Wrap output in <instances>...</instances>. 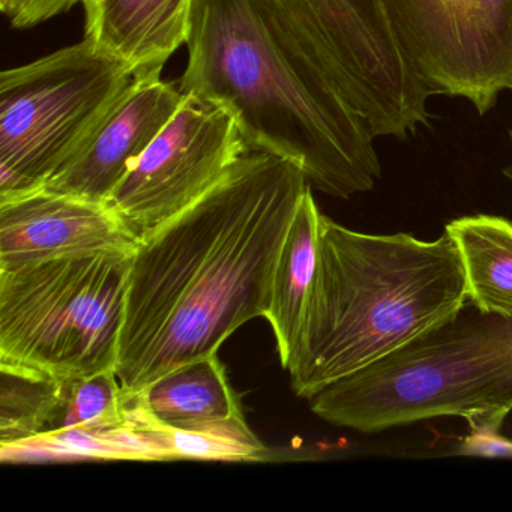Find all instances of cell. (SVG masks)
<instances>
[{
	"label": "cell",
	"instance_id": "obj_1",
	"mask_svg": "<svg viewBox=\"0 0 512 512\" xmlns=\"http://www.w3.org/2000/svg\"><path fill=\"white\" fill-rule=\"evenodd\" d=\"M308 188L295 161L250 151L137 244L116 364L124 394L215 355L236 329L266 317L275 263Z\"/></svg>",
	"mask_w": 512,
	"mask_h": 512
},
{
	"label": "cell",
	"instance_id": "obj_2",
	"mask_svg": "<svg viewBox=\"0 0 512 512\" xmlns=\"http://www.w3.org/2000/svg\"><path fill=\"white\" fill-rule=\"evenodd\" d=\"M179 88L235 116L251 151L295 161L314 190L349 199L382 175L373 134L256 0H193Z\"/></svg>",
	"mask_w": 512,
	"mask_h": 512
},
{
	"label": "cell",
	"instance_id": "obj_3",
	"mask_svg": "<svg viewBox=\"0 0 512 512\" xmlns=\"http://www.w3.org/2000/svg\"><path fill=\"white\" fill-rule=\"evenodd\" d=\"M469 301L463 262L448 233L368 235L322 215L316 275L286 370L298 397L397 352Z\"/></svg>",
	"mask_w": 512,
	"mask_h": 512
},
{
	"label": "cell",
	"instance_id": "obj_4",
	"mask_svg": "<svg viewBox=\"0 0 512 512\" xmlns=\"http://www.w3.org/2000/svg\"><path fill=\"white\" fill-rule=\"evenodd\" d=\"M323 421L359 433L458 416L497 428L512 410V317L467 301L442 325L310 398Z\"/></svg>",
	"mask_w": 512,
	"mask_h": 512
},
{
	"label": "cell",
	"instance_id": "obj_5",
	"mask_svg": "<svg viewBox=\"0 0 512 512\" xmlns=\"http://www.w3.org/2000/svg\"><path fill=\"white\" fill-rule=\"evenodd\" d=\"M134 250L0 269V362L58 379L116 371Z\"/></svg>",
	"mask_w": 512,
	"mask_h": 512
},
{
	"label": "cell",
	"instance_id": "obj_6",
	"mask_svg": "<svg viewBox=\"0 0 512 512\" xmlns=\"http://www.w3.org/2000/svg\"><path fill=\"white\" fill-rule=\"evenodd\" d=\"M133 80L86 38L0 74V200L44 188Z\"/></svg>",
	"mask_w": 512,
	"mask_h": 512
},
{
	"label": "cell",
	"instance_id": "obj_7",
	"mask_svg": "<svg viewBox=\"0 0 512 512\" xmlns=\"http://www.w3.org/2000/svg\"><path fill=\"white\" fill-rule=\"evenodd\" d=\"M278 34L361 116L374 139L430 121L431 95L410 67L383 0H256Z\"/></svg>",
	"mask_w": 512,
	"mask_h": 512
},
{
	"label": "cell",
	"instance_id": "obj_8",
	"mask_svg": "<svg viewBox=\"0 0 512 512\" xmlns=\"http://www.w3.org/2000/svg\"><path fill=\"white\" fill-rule=\"evenodd\" d=\"M395 37L428 94L479 115L512 88V0H383Z\"/></svg>",
	"mask_w": 512,
	"mask_h": 512
},
{
	"label": "cell",
	"instance_id": "obj_9",
	"mask_svg": "<svg viewBox=\"0 0 512 512\" xmlns=\"http://www.w3.org/2000/svg\"><path fill=\"white\" fill-rule=\"evenodd\" d=\"M250 151L229 110L184 94L106 205L137 242L143 241L199 202Z\"/></svg>",
	"mask_w": 512,
	"mask_h": 512
},
{
	"label": "cell",
	"instance_id": "obj_10",
	"mask_svg": "<svg viewBox=\"0 0 512 512\" xmlns=\"http://www.w3.org/2000/svg\"><path fill=\"white\" fill-rule=\"evenodd\" d=\"M182 100L179 83L164 82L161 74L134 76L94 133L49 179L44 190L107 203Z\"/></svg>",
	"mask_w": 512,
	"mask_h": 512
},
{
	"label": "cell",
	"instance_id": "obj_11",
	"mask_svg": "<svg viewBox=\"0 0 512 512\" xmlns=\"http://www.w3.org/2000/svg\"><path fill=\"white\" fill-rule=\"evenodd\" d=\"M137 244L106 203L44 188L0 200V269L134 250Z\"/></svg>",
	"mask_w": 512,
	"mask_h": 512
},
{
	"label": "cell",
	"instance_id": "obj_12",
	"mask_svg": "<svg viewBox=\"0 0 512 512\" xmlns=\"http://www.w3.org/2000/svg\"><path fill=\"white\" fill-rule=\"evenodd\" d=\"M193 0H83L85 38L134 76L161 74L187 44Z\"/></svg>",
	"mask_w": 512,
	"mask_h": 512
},
{
	"label": "cell",
	"instance_id": "obj_13",
	"mask_svg": "<svg viewBox=\"0 0 512 512\" xmlns=\"http://www.w3.org/2000/svg\"><path fill=\"white\" fill-rule=\"evenodd\" d=\"M124 400L148 421L175 430L244 419L218 353L179 365Z\"/></svg>",
	"mask_w": 512,
	"mask_h": 512
},
{
	"label": "cell",
	"instance_id": "obj_14",
	"mask_svg": "<svg viewBox=\"0 0 512 512\" xmlns=\"http://www.w3.org/2000/svg\"><path fill=\"white\" fill-rule=\"evenodd\" d=\"M322 215L314 202L313 191L308 188L275 263L271 302L265 319L274 331L284 368L289 365L298 344L316 275Z\"/></svg>",
	"mask_w": 512,
	"mask_h": 512
},
{
	"label": "cell",
	"instance_id": "obj_15",
	"mask_svg": "<svg viewBox=\"0 0 512 512\" xmlns=\"http://www.w3.org/2000/svg\"><path fill=\"white\" fill-rule=\"evenodd\" d=\"M445 233L460 253L469 301L484 313L512 317V221L473 215L446 224Z\"/></svg>",
	"mask_w": 512,
	"mask_h": 512
},
{
	"label": "cell",
	"instance_id": "obj_16",
	"mask_svg": "<svg viewBox=\"0 0 512 512\" xmlns=\"http://www.w3.org/2000/svg\"><path fill=\"white\" fill-rule=\"evenodd\" d=\"M62 379L0 362V449L46 433L61 400Z\"/></svg>",
	"mask_w": 512,
	"mask_h": 512
},
{
	"label": "cell",
	"instance_id": "obj_17",
	"mask_svg": "<svg viewBox=\"0 0 512 512\" xmlns=\"http://www.w3.org/2000/svg\"><path fill=\"white\" fill-rule=\"evenodd\" d=\"M151 425L152 439L157 443L158 449L163 451V460H260L266 451L265 445L248 428L245 419L184 430L161 427L154 422Z\"/></svg>",
	"mask_w": 512,
	"mask_h": 512
},
{
	"label": "cell",
	"instance_id": "obj_18",
	"mask_svg": "<svg viewBox=\"0 0 512 512\" xmlns=\"http://www.w3.org/2000/svg\"><path fill=\"white\" fill-rule=\"evenodd\" d=\"M124 392L115 370L62 379L61 400L46 433L113 427L127 422Z\"/></svg>",
	"mask_w": 512,
	"mask_h": 512
},
{
	"label": "cell",
	"instance_id": "obj_19",
	"mask_svg": "<svg viewBox=\"0 0 512 512\" xmlns=\"http://www.w3.org/2000/svg\"><path fill=\"white\" fill-rule=\"evenodd\" d=\"M511 91H512V88H511ZM511 142H512V130H511ZM505 175H506V178L511 179V181H512V163H511V166L506 167Z\"/></svg>",
	"mask_w": 512,
	"mask_h": 512
}]
</instances>
